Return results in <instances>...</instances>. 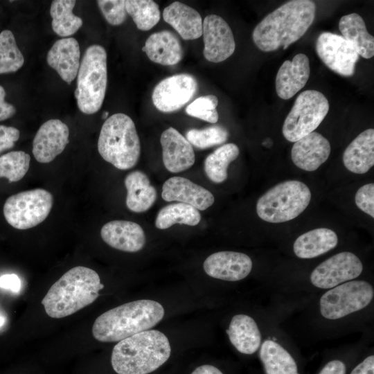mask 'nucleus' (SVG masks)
Returning <instances> with one entry per match:
<instances>
[{"label": "nucleus", "instance_id": "f257e3e1", "mask_svg": "<svg viewBox=\"0 0 374 374\" xmlns=\"http://www.w3.org/2000/svg\"><path fill=\"white\" fill-rule=\"evenodd\" d=\"M316 5L310 0H292L267 15L253 29L252 38L261 51L270 52L299 39L312 24Z\"/></svg>", "mask_w": 374, "mask_h": 374}, {"label": "nucleus", "instance_id": "f03ea898", "mask_svg": "<svg viewBox=\"0 0 374 374\" xmlns=\"http://www.w3.org/2000/svg\"><path fill=\"white\" fill-rule=\"evenodd\" d=\"M103 287L94 270L77 266L67 271L51 287L42 304L49 317L63 318L94 302Z\"/></svg>", "mask_w": 374, "mask_h": 374}, {"label": "nucleus", "instance_id": "7ed1b4c3", "mask_svg": "<svg viewBox=\"0 0 374 374\" xmlns=\"http://www.w3.org/2000/svg\"><path fill=\"white\" fill-rule=\"evenodd\" d=\"M164 316L158 302L148 299L124 303L100 315L92 327L93 337L102 342H116L157 325Z\"/></svg>", "mask_w": 374, "mask_h": 374}, {"label": "nucleus", "instance_id": "20e7f679", "mask_svg": "<svg viewBox=\"0 0 374 374\" xmlns=\"http://www.w3.org/2000/svg\"><path fill=\"white\" fill-rule=\"evenodd\" d=\"M167 337L157 330H148L125 338L113 348L111 362L118 374H148L170 357Z\"/></svg>", "mask_w": 374, "mask_h": 374}, {"label": "nucleus", "instance_id": "39448f33", "mask_svg": "<svg viewBox=\"0 0 374 374\" xmlns=\"http://www.w3.org/2000/svg\"><path fill=\"white\" fill-rule=\"evenodd\" d=\"M98 150L105 161L119 170L135 166L141 154V143L132 119L123 113L107 118L100 130Z\"/></svg>", "mask_w": 374, "mask_h": 374}, {"label": "nucleus", "instance_id": "423d86ee", "mask_svg": "<svg viewBox=\"0 0 374 374\" xmlns=\"http://www.w3.org/2000/svg\"><path fill=\"white\" fill-rule=\"evenodd\" d=\"M107 84V53L93 44L84 52L77 74L75 97L79 109L93 114L102 107Z\"/></svg>", "mask_w": 374, "mask_h": 374}, {"label": "nucleus", "instance_id": "0eeeda50", "mask_svg": "<svg viewBox=\"0 0 374 374\" xmlns=\"http://www.w3.org/2000/svg\"><path fill=\"white\" fill-rule=\"evenodd\" d=\"M311 200L308 186L298 180L280 182L260 196L256 204L258 217L267 222L282 223L302 213Z\"/></svg>", "mask_w": 374, "mask_h": 374}, {"label": "nucleus", "instance_id": "6e6552de", "mask_svg": "<svg viewBox=\"0 0 374 374\" xmlns=\"http://www.w3.org/2000/svg\"><path fill=\"white\" fill-rule=\"evenodd\" d=\"M328 110V100L321 92L312 89L301 92L284 121L283 136L290 142H296L314 132Z\"/></svg>", "mask_w": 374, "mask_h": 374}, {"label": "nucleus", "instance_id": "1a4fd4ad", "mask_svg": "<svg viewBox=\"0 0 374 374\" xmlns=\"http://www.w3.org/2000/svg\"><path fill=\"white\" fill-rule=\"evenodd\" d=\"M52 194L43 188L22 191L9 197L3 205V215L12 227L28 229L44 222L53 206Z\"/></svg>", "mask_w": 374, "mask_h": 374}, {"label": "nucleus", "instance_id": "9d476101", "mask_svg": "<svg viewBox=\"0 0 374 374\" xmlns=\"http://www.w3.org/2000/svg\"><path fill=\"white\" fill-rule=\"evenodd\" d=\"M373 296V288L368 282H346L323 294L320 299V311L326 319H338L364 308Z\"/></svg>", "mask_w": 374, "mask_h": 374}, {"label": "nucleus", "instance_id": "9b49d317", "mask_svg": "<svg viewBox=\"0 0 374 374\" xmlns=\"http://www.w3.org/2000/svg\"><path fill=\"white\" fill-rule=\"evenodd\" d=\"M316 50L321 60L332 71L345 77L355 73L359 55L352 43L342 36L322 33L317 38Z\"/></svg>", "mask_w": 374, "mask_h": 374}, {"label": "nucleus", "instance_id": "f8f14e48", "mask_svg": "<svg viewBox=\"0 0 374 374\" xmlns=\"http://www.w3.org/2000/svg\"><path fill=\"white\" fill-rule=\"evenodd\" d=\"M363 270L359 258L351 252L334 255L319 265L310 275L311 283L322 289L333 288L358 277Z\"/></svg>", "mask_w": 374, "mask_h": 374}, {"label": "nucleus", "instance_id": "ddd939ff", "mask_svg": "<svg viewBox=\"0 0 374 374\" xmlns=\"http://www.w3.org/2000/svg\"><path fill=\"white\" fill-rule=\"evenodd\" d=\"M198 83L190 74L181 73L168 77L154 87L152 100L160 112L170 113L179 110L195 95Z\"/></svg>", "mask_w": 374, "mask_h": 374}, {"label": "nucleus", "instance_id": "4468645a", "mask_svg": "<svg viewBox=\"0 0 374 374\" xmlns=\"http://www.w3.org/2000/svg\"><path fill=\"white\" fill-rule=\"evenodd\" d=\"M203 54L209 62L218 63L229 58L234 52L235 43L232 30L221 17L207 15L202 24Z\"/></svg>", "mask_w": 374, "mask_h": 374}, {"label": "nucleus", "instance_id": "2eb2a0df", "mask_svg": "<svg viewBox=\"0 0 374 374\" xmlns=\"http://www.w3.org/2000/svg\"><path fill=\"white\" fill-rule=\"evenodd\" d=\"M69 129L59 119H50L37 130L33 141V154L42 163L52 161L69 143Z\"/></svg>", "mask_w": 374, "mask_h": 374}, {"label": "nucleus", "instance_id": "dca6fc26", "mask_svg": "<svg viewBox=\"0 0 374 374\" xmlns=\"http://www.w3.org/2000/svg\"><path fill=\"white\" fill-rule=\"evenodd\" d=\"M204 269L211 277L226 281L246 278L251 271L252 261L247 254L235 251H219L204 262Z\"/></svg>", "mask_w": 374, "mask_h": 374}, {"label": "nucleus", "instance_id": "f3484780", "mask_svg": "<svg viewBox=\"0 0 374 374\" xmlns=\"http://www.w3.org/2000/svg\"><path fill=\"white\" fill-rule=\"evenodd\" d=\"M163 162L166 168L173 173L190 168L195 163V155L190 142L176 129L170 127L160 138Z\"/></svg>", "mask_w": 374, "mask_h": 374}, {"label": "nucleus", "instance_id": "a211bd4d", "mask_svg": "<svg viewBox=\"0 0 374 374\" xmlns=\"http://www.w3.org/2000/svg\"><path fill=\"white\" fill-rule=\"evenodd\" d=\"M162 198L166 202H179L204 211L214 203L213 195L205 188L182 177H172L162 186Z\"/></svg>", "mask_w": 374, "mask_h": 374}, {"label": "nucleus", "instance_id": "6ab92c4d", "mask_svg": "<svg viewBox=\"0 0 374 374\" xmlns=\"http://www.w3.org/2000/svg\"><path fill=\"white\" fill-rule=\"evenodd\" d=\"M331 152L328 140L312 132L294 142L291 157L294 164L305 171H314L327 161Z\"/></svg>", "mask_w": 374, "mask_h": 374}, {"label": "nucleus", "instance_id": "aec40b11", "mask_svg": "<svg viewBox=\"0 0 374 374\" xmlns=\"http://www.w3.org/2000/svg\"><path fill=\"white\" fill-rule=\"evenodd\" d=\"M100 235L108 245L125 252L139 251L145 244L142 227L132 221H110L103 226Z\"/></svg>", "mask_w": 374, "mask_h": 374}, {"label": "nucleus", "instance_id": "412c9836", "mask_svg": "<svg viewBox=\"0 0 374 374\" xmlns=\"http://www.w3.org/2000/svg\"><path fill=\"white\" fill-rule=\"evenodd\" d=\"M310 74V62L303 53L296 54L292 61L285 60L276 77V91L282 99L293 97L304 87Z\"/></svg>", "mask_w": 374, "mask_h": 374}, {"label": "nucleus", "instance_id": "4be33fe9", "mask_svg": "<svg viewBox=\"0 0 374 374\" xmlns=\"http://www.w3.org/2000/svg\"><path fill=\"white\" fill-rule=\"evenodd\" d=\"M80 57L78 41L73 37H64L54 43L47 53L46 61L60 78L70 84L77 76Z\"/></svg>", "mask_w": 374, "mask_h": 374}, {"label": "nucleus", "instance_id": "5701e85b", "mask_svg": "<svg viewBox=\"0 0 374 374\" xmlns=\"http://www.w3.org/2000/svg\"><path fill=\"white\" fill-rule=\"evenodd\" d=\"M163 17L185 40L202 35V19L199 13L185 3L175 1L166 7Z\"/></svg>", "mask_w": 374, "mask_h": 374}, {"label": "nucleus", "instance_id": "b1692460", "mask_svg": "<svg viewBox=\"0 0 374 374\" xmlns=\"http://www.w3.org/2000/svg\"><path fill=\"white\" fill-rule=\"evenodd\" d=\"M342 161L351 172H367L374 165V130L370 128L360 133L344 150Z\"/></svg>", "mask_w": 374, "mask_h": 374}, {"label": "nucleus", "instance_id": "393cba45", "mask_svg": "<svg viewBox=\"0 0 374 374\" xmlns=\"http://www.w3.org/2000/svg\"><path fill=\"white\" fill-rule=\"evenodd\" d=\"M142 51L151 61L161 65H175L181 61L183 55L179 40L168 30L150 35Z\"/></svg>", "mask_w": 374, "mask_h": 374}, {"label": "nucleus", "instance_id": "a878e982", "mask_svg": "<svg viewBox=\"0 0 374 374\" xmlns=\"http://www.w3.org/2000/svg\"><path fill=\"white\" fill-rule=\"evenodd\" d=\"M126 206L135 213H143L150 208L157 199L156 189L150 184L148 176L140 170L130 172L125 177Z\"/></svg>", "mask_w": 374, "mask_h": 374}, {"label": "nucleus", "instance_id": "bb28decb", "mask_svg": "<svg viewBox=\"0 0 374 374\" xmlns=\"http://www.w3.org/2000/svg\"><path fill=\"white\" fill-rule=\"evenodd\" d=\"M226 333L231 343L241 353L251 355L260 346V332L256 321L248 315H235Z\"/></svg>", "mask_w": 374, "mask_h": 374}, {"label": "nucleus", "instance_id": "cd10ccee", "mask_svg": "<svg viewBox=\"0 0 374 374\" xmlns=\"http://www.w3.org/2000/svg\"><path fill=\"white\" fill-rule=\"evenodd\" d=\"M338 243L336 233L328 228H318L299 235L293 250L300 258H313L334 249Z\"/></svg>", "mask_w": 374, "mask_h": 374}, {"label": "nucleus", "instance_id": "c85d7f7f", "mask_svg": "<svg viewBox=\"0 0 374 374\" xmlns=\"http://www.w3.org/2000/svg\"><path fill=\"white\" fill-rule=\"evenodd\" d=\"M339 28L342 37L352 43L359 55L369 59L374 55V37L368 33L362 17L351 13L341 17Z\"/></svg>", "mask_w": 374, "mask_h": 374}, {"label": "nucleus", "instance_id": "c756f323", "mask_svg": "<svg viewBox=\"0 0 374 374\" xmlns=\"http://www.w3.org/2000/svg\"><path fill=\"white\" fill-rule=\"evenodd\" d=\"M259 355L266 374H299L294 358L274 341H265L261 345Z\"/></svg>", "mask_w": 374, "mask_h": 374}, {"label": "nucleus", "instance_id": "7c9ffc66", "mask_svg": "<svg viewBox=\"0 0 374 374\" xmlns=\"http://www.w3.org/2000/svg\"><path fill=\"white\" fill-rule=\"evenodd\" d=\"M76 1L74 0H55L51 5L53 30L61 37L75 33L82 25V19L73 13Z\"/></svg>", "mask_w": 374, "mask_h": 374}, {"label": "nucleus", "instance_id": "2f4dec72", "mask_svg": "<svg viewBox=\"0 0 374 374\" xmlns=\"http://www.w3.org/2000/svg\"><path fill=\"white\" fill-rule=\"evenodd\" d=\"M240 153L237 145L230 143L217 148L204 161V171L208 178L220 184L227 179L229 165L235 160Z\"/></svg>", "mask_w": 374, "mask_h": 374}, {"label": "nucleus", "instance_id": "473e14b6", "mask_svg": "<svg viewBox=\"0 0 374 374\" xmlns=\"http://www.w3.org/2000/svg\"><path fill=\"white\" fill-rule=\"evenodd\" d=\"M200 220L201 214L197 209L180 202L162 208L156 217L155 226L159 229H166L175 224L195 226Z\"/></svg>", "mask_w": 374, "mask_h": 374}, {"label": "nucleus", "instance_id": "72a5a7b5", "mask_svg": "<svg viewBox=\"0 0 374 374\" xmlns=\"http://www.w3.org/2000/svg\"><path fill=\"white\" fill-rule=\"evenodd\" d=\"M127 13L141 30H149L160 20L158 4L152 0L125 1Z\"/></svg>", "mask_w": 374, "mask_h": 374}, {"label": "nucleus", "instance_id": "f704fd0d", "mask_svg": "<svg viewBox=\"0 0 374 374\" xmlns=\"http://www.w3.org/2000/svg\"><path fill=\"white\" fill-rule=\"evenodd\" d=\"M24 63L13 33L4 30L0 33V74L18 71Z\"/></svg>", "mask_w": 374, "mask_h": 374}, {"label": "nucleus", "instance_id": "c9c22d12", "mask_svg": "<svg viewBox=\"0 0 374 374\" xmlns=\"http://www.w3.org/2000/svg\"><path fill=\"white\" fill-rule=\"evenodd\" d=\"M30 157L23 151H12L0 157V178L10 183L21 180L29 169Z\"/></svg>", "mask_w": 374, "mask_h": 374}, {"label": "nucleus", "instance_id": "e433bc0d", "mask_svg": "<svg viewBox=\"0 0 374 374\" xmlns=\"http://www.w3.org/2000/svg\"><path fill=\"white\" fill-rule=\"evenodd\" d=\"M186 136L191 145L206 149L224 143L228 139L229 132L222 126L213 125L202 130H189Z\"/></svg>", "mask_w": 374, "mask_h": 374}, {"label": "nucleus", "instance_id": "4c0bfd02", "mask_svg": "<svg viewBox=\"0 0 374 374\" xmlns=\"http://www.w3.org/2000/svg\"><path fill=\"white\" fill-rule=\"evenodd\" d=\"M217 105L218 99L215 96H203L190 103L186 108V112L190 116L211 123H215L219 118L216 109Z\"/></svg>", "mask_w": 374, "mask_h": 374}, {"label": "nucleus", "instance_id": "58836bf2", "mask_svg": "<svg viewBox=\"0 0 374 374\" xmlns=\"http://www.w3.org/2000/svg\"><path fill=\"white\" fill-rule=\"evenodd\" d=\"M97 4L107 21L113 26H118L127 17L125 1L98 0Z\"/></svg>", "mask_w": 374, "mask_h": 374}, {"label": "nucleus", "instance_id": "ea45409f", "mask_svg": "<svg viewBox=\"0 0 374 374\" xmlns=\"http://www.w3.org/2000/svg\"><path fill=\"white\" fill-rule=\"evenodd\" d=\"M356 206L363 212L374 217V184L369 183L360 187L355 196Z\"/></svg>", "mask_w": 374, "mask_h": 374}, {"label": "nucleus", "instance_id": "a19ab883", "mask_svg": "<svg viewBox=\"0 0 374 374\" xmlns=\"http://www.w3.org/2000/svg\"><path fill=\"white\" fill-rule=\"evenodd\" d=\"M18 129L6 125H0V152L14 147L19 138Z\"/></svg>", "mask_w": 374, "mask_h": 374}, {"label": "nucleus", "instance_id": "79ce46f5", "mask_svg": "<svg viewBox=\"0 0 374 374\" xmlns=\"http://www.w3.org/2000/svg\"><path fill=\"white\" fill-rule=\"evenodd\" d=\"M6 91L0 85V121L11 118L16 112V108L12 105L5 101Z\"/></svg>", "mask_w": 374, "mask_h": 374}, {"label": "nucleus", "instance_id": "37998d69", "mask_svg": "<svg viewBox=\"0 0 374 374\" xmlns=\"http://www.w3.org/2000/svg\"><path fill=\"white\" fill-rule=\"evenodd\" d=\"M0 287L19 292L21 288L20 279L14 274L3 275L0 276Z\"/></svg>", "mask_w": 374, "mask_h": 374}, {"label": "nucleus", "instance_id": "c03bdc74", "mask_svg": "<svg viewBox=\"0 0 374 374\" xmlns=\"http://www.w3.org/2000/svg\"><path fill=\"white\" fill-rule=\"evenodd\" d=\"M350 374H374V356L370 355L359 364Z\"/></svg>", "mask_w": 374, "mask_h": 374}, {"label": "nucleus", "instance_id": "a18cd8bd", "mask_svg": "<svg viewBox=\"0 0 374 374\" xmlns=\"http://www.w3.org/2000/svg\"><path fill=\"white\" fill-rule=\"evenodd\" d=\"M319 374H346V366L341 361L329 362Z\"/></svg>", "mask_w": 374, "mask_h": 374}, {"label": "nucleus", "instance_id": "49530a36", "mask_svg": "<svg viewBox=\"0 0 374 374\" xmlns=\"http://www.w3.org/2000/svg\"><path fill=\"white\" fill-rule=\"evenodd\" d=\"M191 374H223L217 368L212 365H202L195 368Z\"/></svg>", "mask_w": 374, "mask_h": 374}, {"label": "nucleus", "instance_id": "de8ad7c7", "mask_svg": "<svg viewBox=\"0 0 374 374\" xmlns=\"http://www.w3.org/2000/svg\"><path fill=\"white\" fill-rule=\"evenodd\" d=\"M5 321V317L0 313V327L4 324Z\"/></svg>", "mask_w": 374, "mask_h": 374}, {"label": "nucleus", "instance_id": "09e8293b", "mask_svg": "<svg viewBox=\"0 0 374 374\" xmlns=\"http://www.w3.org/2000/svg\"><path fill=\"white\" fill-rule=\"evenodd\" d=\"M108 114H109L108 112H107V111L104 112L103 114V116H102L103 118H104V119L107 118Z\"/></svg>", "mask_w": 374, "mask_h": 374}]
</instances>
